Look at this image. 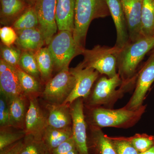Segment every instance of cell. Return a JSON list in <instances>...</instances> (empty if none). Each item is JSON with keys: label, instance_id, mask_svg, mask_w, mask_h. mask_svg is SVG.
<instances>
[{"label": "cell", "instance_id": "obj_12", "mask_svg": "<svg viewBox=\"0 0 154 154\" xmlns=\"http://www.w3.org/2000/svg\"><path fill=\"white\" fill-rule=\"evenodd\" d=\"M154 82V57H150L140 72L134 93L125 107L136 110L141 107L146 94Z\"/></svg>", "mask_w": 154, "mask_h": 154}, {"label": "cell", "instance_id": "obj_20", "mask_svg": "<svg viewBox=\"0 0 154 154\" xmlns=\"http://www.w3.org/2000/svg\"><path fill=\"white\" fill-rule=\"evenodd\" d=\"M26 96L21 95L14 97L8 102L11 126L25 130L26 109Z\"/></svg>", "mask_w": 154, "mask_h": 154}, {"label": "cell", "instance_id": "obj_17", "mask_svg": "<svg viewBox=\"0 0 154 154\" xmlns=\"http://www.w3.org/2000/svg\"><path fill=\"white\" fill-rule=\"evenodd\" d=\"M48 126L57 128L72 126V118L69 104H49L46 106Z\"/></svg>", "mask_w": 154, "mask_h": 154}, {"label": "cell", "instance_id": "obj_4", "mask_svg": "<svg viewBox=\"0 0 154 154\" xmlns=\"http://www.w3.org/2000/svg\"><path fill=\"white\" fill-rule=\"evenodd\" d=\"M48 45L53 61L54 69L58 72L69 68L72 60L82 54L84 50L78 47L73 32L69 30H59Z\"/></svg>", "mask_w": 154, "mask_h": 154}, {"label": "cell", "instance_id": "obj_18", "mask_svg": "<svg viewBox=\"0 0 154 154\" xmlns=\"http://www.w3.org/2000/svg\"><path fill=\"white\" fill-rule=\"evenodd\" d=\"M76 0H56V17L58 30L73 32Z\"/></svg>", "mask_w": 154, "mask_h": 154}, {"label": "cell", "instance_id": "obj_34", "mask_svg": "<svg viewBox=\"0 0 154 154\" xmlns=\"http://www.w3.org/2000/svg\"><path fill=\"white\" fill-rule=\"evenodd\" d=\"M11 126L8 104L5 97L1 95L0 98V127Z\"/></svg>", "mask_w": 154, "mask_h": 154}, {"label": "cell", "instance_id": "obj_28", "mask_svg": "<svg viewBox=\"0 0 154 154\" xmlns=\"http://www.w3.org/2000/svg\"><path fill=\"white\" fill-rule=\"evenodd\" d=\"M19 66L22 70L33 76L41 82L40 74L34 52L29 51H22L19 60Z\"/></svg>", "mask_w": 154, "mask_h": 154}, {"label": "cell", "instance_id": "obj_2", "mask_svg": "<svg viewBox=\"0 0 154 154\" xmlns=\"http://www.w3.org/2000/svg\"><path fill=\"white\" fill-rule=\"evenodd\" d=\"M154 48V37L143 36L135 41L128 42L120 49L117 68L122 85L126 86L129 84L145 56Z\"/></svg>", "mask_w": 154, "mask_h": 154}, {"label": "cell", "instance_id": "obj_3", "mask_svg": "<svg viewBox=\"0 0 154 154\" xmlns=\"http://www.w3.org/2000/svg\"><path fill=\"white\" fill-rule=\"evenodd\" d=\"M146 107L142 105L137 110H131L125 107L114 110L92 107L88 115V122L90 125L100 128H126L132 125L140 119Z\"/></svg>", "mask_w": 154, "mask_h": 154}, {"label": "cell", "instance_id": "obj_16", "mask_svg": "<svg viewBox=\"0 0 154 154\" xmlns=\"http://www.w3.org/2000/svg\"><path fill=\"white\" fill-rule=\"evenodd\" d=\"M17 41L15 43L22 51L35 52L45 44L44 37L38 28L16 31Z\"/></svg>", "mask_w": 154, "mask_h": 154}, {"label": "cell", "instance_id": "obj_21", "mask_svg": "<svg viewBox=\"0 0 154 154\" xmlns=\"http://www.w3.org/2000/svg\"><path fill=\"white\" fill-rule=\"evenodd\" d=\"M90 141L88 146L95 154H117L108 136L104 134L100 128L90 125Z\"/></svg>", "mask_w": 154, "mask_h": 154}, {"label": "cell", "instance_id": "obj_32", "mask_svg": "<svg viewBox=\"0 0 154 154\" xmlns=\"http://www.w3.org/2000/svg\"><path fill=\"white\" fill-rule=\"evenodd\" d=\"M112 142L117 154H139L131 143L124 137H108Z\"/></svg>", "mask_w": 154, "mask_h": 154}, {"label": "cell", "instance_id": "obj_40", "mask_svg": "<svg viewBox=\"0 0 154 154\" xmlns=\"http://www.w3.org/2000/svg\"><path fill=\"white\" fill-rule=\"evenodd\" d=\"M150 57H154V49L153 50V51L152 52L151 55Z\"/></svg>", "mask_w": 154, "mask_h": 154}, {"label": "cell", "instance_id": "obj_13", "mask_svg": "<svg viewBox=\"0 0 154 154\" xmlns=\"http://www.w3.org/2000/svg\"><path fill=\"white\" fill-rule=\"evenodd\" d=\"M0 90L1 95L8 102L14 97L24 95L18 75L16 67L0 60Z\"/></svg>", "mask_w": 154, "mask_h": 154}, {"label": "cell", "instance_id": "obj_10", "mask_svg": "<svg viewBox=\"0 0 154 154\" xmlns=\"http://www.w3.org/2000/svg\"><path fill=\"white\" fill-rule=\"evenodd\" d=\"M38 22V28L48 45L58 29L56 17V0H38L34 6Z\"/></svg>", "mask_w": 154, "mask_h": 154}, {"label": "cell", "instance_id": "obj_24", "mask_svg": "<svg viewBox=\"0 0 154 154\" xmlns=\"http://www.w3.org/2000/svg\"><path fill=\"white\" fill-rule=\"evenodd\" d=\"M141 35L154 37V0H143Z\"/></svg>", "mask_w": 154, "mask_h": 154}, {"label": "cell", "instance_id": "obj_19", "mask_svg": "<svg viewBox=\"0 0 154 154\" xmlns=\"http://www.w3.org/2000/svg\"><path fill=\"white\" fill-rule=\"evenodd\" d=\"M28 7L29 6L22 0H1V24L12 26Z\"/></svg>", "mask_w": 154, "mask_h": 154}, {"label": "cell", "instance_id": "obj_9", "mask_svg": "<svg viewBox=\"0 0 154 154\" xmlns=\"http://www.w3.org/2000/svg\"><path fill=\"white\" fill-rule=\"evenodd\" d=\"M83 98L70 104L72 118V137L79 154H90L87 134V123L84 113Z\"/></svg>", "mask_w": 154, "mask_h": 154}, {"label": "cell", "instance_id": "obj_39", "mask_svg": "<svg viewBox=\"0 0 154 154\" xmlns=\"http://www.w3.org/2000/svg\"><path fill=\"white\" fill-rule=\"evenodd\" d=\"M67 154H78V151H77L76 148H75L73 149L70 152H69Z\"/></svg>", "mask_w": 154, "mask_h": 154}, {"label": "cell", "instance_id": "obj_14", "mask_svg": "<svg viewBox=\"0 0 154 154\" xmlns=\"http://www.w3.org/2000/svg\"><path fill=\"white\" fill-rule=\"evenodd\" d=\"M128 27L129 41H134L141 35L143 0H121Z\"/></svg>", "mask_w": 154, "mask_h": 154}, {"label": "cell", "instance_id": "obj_27", "mask_svg": "<svg viewBox=\"0 0 154 154\" xmlns=\"http://www.w3.org/2000/svg\"><path fill=\"white\" fill-rule=\"evenodd\" d=\"M0 130V150L24 138L26 134L25 130L12 126L1 128Z\"/></svg>", "mask_w": 154, "mask_h": 154}, {"label": "cell", "instance_id": "obj_26", "mask_svg": "<svg viewBox=\"0 0 154 154\" xmlns=\"http://www.w3.org/2000/svg\"><path fill=\"white\" fill-rule=\"evenodd\" d=\"M11 26L16 31L38 28V17L34 6L28 7Z\"/></svg>", "mask_w": 154, "mask_h": 154}, {"label": "cell", "instance_id": "obj_29", "mask_svg": "<svg viewBox=\"0 0 154 154\" xmlns=\"http://www.w3.org/2000/svg\"><path fill=\"white\" fill-rule=\"evenodd\" d=\"M22 53V51L14 45L10 46L1 45V59L11 66H19Z\"/></svg>", "mask_w": 154, "mask_h": 154}, {"label": "cell", "instance_id": "obj_31", "mask_svg": "<svg viewBox=\"0 0 154 154\" xmlns=\"http://www.w3.org/2000/svg\"><path fill=\"white\" fill-rule=\"evenodd\" d=\"M125 138L139 153L146 151L154 145V136L137 134L131 137Z\"/></svg>", "mask_w": 154, "mask_h": 154}, {"label": "cell", "instance_id": "obj_5", "mask_svg": "<svg viewBox=\"0 0 154 154\" xmlns=\"http://www.w3.org/2000/svg\"><path fill=\"white\" fill-rule=\"evenodd\" d=\"M120 48L114 45L112 47L97 45L91 49H84L82 55L83 66L91 68L100 74L112 78L117 74L116 69Z\"/></svg>", "mask_w": 154, "mask_h": 154}, {"label": "cell", "instance_id": "obj_33", "mask_svg": "<svg viewBox=\"0 0 154 154\" xmlns=\"http://www.w3.org/2000/svg\"><path fill=\"white\" fill-rule=\"evenodd\" d=\"M0 38L2 43L6 46L14 45L17 38V32L12 26H4L0 29Z\"/></svg>", "mask_w": 154, "mask_h": 154}, {"label": "cell", "instance_id": "obj_8", "mask_svg": "<svg viewBox=\"0 0 154 154\" xmlns=\"http://www.w3.org/2000/svg\"><path fill=\"white\" fill-rule=\"evenodd\" d=\"M75 79L74 87L63 104H71L79 98L86 99L91 94L94 83L100 73L91 68L83 66L80 63L75 67L69 69Z\"/></svg>", "mask_w": 154, "mask_h": 154}, {"label": "cell", "instance_id": "obj_36", "mask_svg": "<svg viewBox=\"0 0 154 154\" xmlns=\"http://www.w3.org/2000/svg\"><path fill=\"white\" fill-rule=\"evenodd\" d=\"M24 138L1 150L0 154H20L24 146Z\"/></svg>", "mask_w": 154, "mask_h": 154}, {"label": "cell", "instance_id": "obj_22", "mask_svg": "<svg viewBox=\"0 0 154 154\" xmlns=\"http://www.w3.org/2000/svg\"><path fill=\"white\" fill-rule=\"evenodd\" d=\"M72 137V126L64 128H57L48 126L42 137V141L50 152L61 143Z\"/></svg>", "mask_w": 154, "mask_h": 154}, {"label": "cell", "instance_id": "obj_35", "mask_svg": "<svg viewBox=\"0 0 154 154\" xmlns=\"http://www.w3.org/2000/svg\"><path fill=\"white\" fill-rule=\"evenodd\" d=\"M75 148V141L72 137L54 149L50 153L51 154H67Z\"/></svg>", "mask_w": 154, "mask_h": 154}, {"label": "cell", "instance_id": "obj_7", "mask_svg": "<svg viewBox=\"0 0 154 154\" xmlns=\"http://www.w3.org/2000/svg\"><path fill=\"white\" fill-rule=\"evenodd\" d=\"M122 80L118 73L112 78L103 76L99 78L86 99H88V106L96 107L108 104L122 93V90L125 87L122 86Z\"/></svg>", "mask_w": 154, "mask_h": 154}, {"label": "cell", "instance_id": "obj_6", "mask_svg": "<svg viewBox=\"0 0 154 154\" xmlns=\"http://www.w3.org/2000/svg\"><path fill=\"white\" fill-rule=\"evenodd\" d=\"M75 83V77L69 69L61 70L45 84L42 97L49 104H63L71 93Z\"/></svg>", "mask_w": 154, "mask_h": 154}, {"label": "cell", "instance_id": "obj_37", "mask_svg": "<svg viewBox=\"0 0 154 154\" xmlns=\"http://www.w3.org/2000/svg\"><path fill=\"white\" fill-rule=\"evenodd\" d=\"M25 2L28 6H34L38 0H22Z\"/></svg>", "mask_w": 154, "mask_h": 154}, {"label": "cell", "instance_id": "obj_38", "mask_svg": "<svg viewBox=\"0 0 154 154\" xmlns=\"http://www.w3.org/2000/svg\"><path fill=\"white\" fill-rule=\"evenodd\" d=\"M139 154H154V145L146 151L140 153Z\"/></svg>", "mask_w": 154, "mask_h": 154}, {"label": "cell", "instance_id": "obj_25", "mask_svg": "<svg viewBox=\"0 0 154 154\" xmlns=\"http://www.w3.org/2000/svg\"><path fill=\"white\" fill-rule=\"evenodd\" d=\"M16 69L24 95L28 97L37 96L41 90V82L33 76L22 70L19 66L17 67Z\"/></svg>", "mask_w": 154, "mask_h": 154}, {"label": "cell", "instance_id": "obj_1", "mask_svg": "<svg viewBox=\"0 0 154 154\" xmlns=\"http://www.w3.org/2000/svg\"><path fill=\"white\" fill-rule=\"evenodd\" d=\"M110 15L106 0H76L73 35L78 47L85 49L86 36L92 21Z\"/></svg>", "mask_w": 154, "mask_h": 154}, {"label": "cell", "instance_id": "obj_41", "mask_svg": "<svg viewBox=\"0 0 154 154\" xmlns=\"http://www.w3.org/2000/svg\"><path fill=\"white\" fill-rule=\"evenodd\" d=\"M45 154H51V153L49 151H48V150H47V151L45 152Z\"/></svg>", "mask_w": 154, "mask_h": 154}, {"label": "cell", "instance_id": "obj_30", "mask_svg": "<svg viewBox=\"0 0 154 154\" xmlns=\"http://www.w3.org/2000/svg\"><path fill=\"white\" fill-rule=\"evenodd\" d=\"M24 145L20 154H45L48 150L42 140H38L30 135L24 137Z\"/></svg>", "mask_w": 154, "mask_h": 154}, {"label": "cell", "instance_id": "obj_11", "mask_svg": "<svg viewBox=\"0 0 154 154\" xmlns=\"http://www.w3.org/2000/svg\"><path fill=\"white\" fill-rule=\"evenodd\" d=\"M29 105L25 120L26 135H30L38 140H42L45 131L48 126L47 115L42 109L36 96L28 97Z\"/></svg>", "mask_w": 154, "mask_h": 154}, {"label": "cell", "instance_id": "obj_23", "mask_svg": "<svg viewBox=\"0 0 154 154\" xmlns=\"http://www.w3.org/2000/svg\"><path fill=\"white\" fill-rule=\"evenodd\" d=\"M41 82L46 84L51 79L54 69L53 61L48 47H42L34 52Z\"/></svg>", "mask_w": 154, "mask_h": 154}, {"label": "cell", "instance_id": "obj_15", "mask_svg": "<svg viewBox=\"0 0 154 154\" xmlns=\"http://www.w3.org/2000/svg\"><path fill=\"white\" fill-rule=\"evenodd\" d=\"M117 33L115 46L121 49L129 42L128 27L121 0H106Z\"/></svg>", "mask_w": 154, "mask_h": 154}]
</instances>
